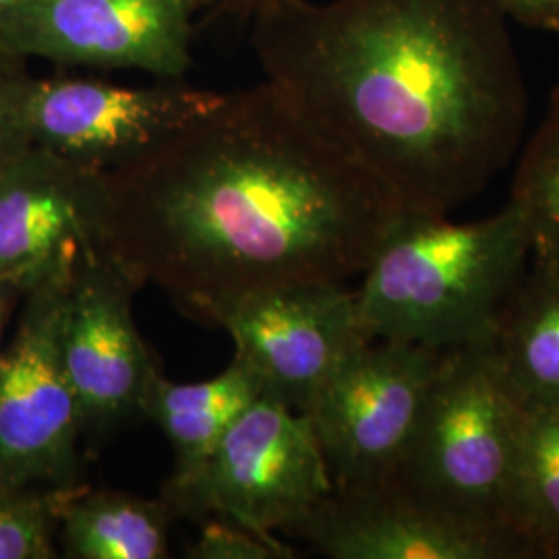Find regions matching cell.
<instances>
[{
	"instance_id": "5b68a950",
	"label": "cell",
	"mask_w": 559,
	"mask_h": 559,
	"mask_svg": "<svg viewBox=\"0 0 559 559\" xmlns=\"http://www.w3.org/2000/svg\"><path fill=\"white\" fill-rule=\"evenodd\" d=\"M334 483L311 420L261 396L224 433L200 471L164 485L175 516H218L260 535H276L320 503Z\"/></svg>"
},
{
	"instance_id": "4fadbf2b",
	"label": "cell",
	"mask_w": 559,
	"mask_h": 559,
	"mask_svg": "<svg viewBox=\"0 0 559 559\" xmlns=\"http://www.w3.org/2000/svg\"><path fill=\"white\" fill-rule=\"evenodd\" d=\"M104 173L34 145L0 173V284L29 293L98 247Z\"/></svg>"
},
{
	"instance_id": "e0dca14e",
	"label": "cell",
	"mask_w": 559,
	"mask_h": 559,
	"mask_svg": "<svg viewBox=\"0 0 559 559\" xmlns=\"http://www.w3.org/2000/svg\"><path fill=\"white\" fill-rule=\"evenodd\" d=\"M506 516L531 559H559V408L524 411Z\"/></svg>"
},
{
	"instance_id": "4316f807",
	"label": "cell",
	"mask_w": 559,
	"mask_h": 559,
	"mask_svg": "<svg viewBox=\"0 0 559 559\" xmlns=\"http://www.w3.org/2000/svg\"><path fill=\"white\" fill-rule=\"evenodd\" d=\"M549 29H551V32H558V34H559V13H558V15H556V17H554V21H551V25H549Z\"/></svg>"
},
{
	"instance_id": "603a6c76",
	"label": "cell",
	"mask_w": 559,
	"mask_h": 559,
	"mask_svg": "<svg viewBox=\"0 0 559 559\" xmlns=\"http://www.w3.org/2000/svg\"><path fill=\"white\" fill-rule=\"evenodd\" d=\"M20 60V57L11 55L2 44H0V78H7V75H15V62Z\"/></svg>"
},
{
	"instance_id": "2e32d148",
	"label": "cell",
	"mask_w": 559,
	"mask_h": 559,
	"mask_svg": "<svg viewBox=\"0 0 559 559\" xmlns=\"http://www.w3.org/2000/svg\"><path fill=\"white\" fill-rule=\"evenodd\" d=\"M173 519L164 498L75 489L60 510V540L71 559H164Z\"/></svg>"
},
{
	"instance_id": "3957f363",
	"label": "cell",
	"mask_w": 559,
	"mask_h": 559,
	"mask_svg": "<svg viewBox=\"0 0 559 559\" xmlns=\"http://www.w3.org/2000/svg\"><path fill=\"white\" fill-rule=\"evenodd\" d=\"M531 253V228L512 201L466 224L404 212L360 274V330L433 350L485 342Z\"/></svg>"
},
{
	"instance_id": "8fae6325",
	"label": "cell",
	"mask_w": 559,
	"mask_h": 559,
	"mask_svg": "<svg viewBox=\"0 0 559 559\" xmlns=\"http://www.w3.org/2000/svg\"><path fill=\"white\" fill-rule=\"evenodd\" d=\"M237 359L265 385V396L305 415L321 385L367 342L355 290L346 284H297L253 293L214 313Z\"/></svg>"
},
{
	"instance_id": "7402d4cb",
	"label": "cell",
	"mask_w": 559,
	"mask_h": 559,
	"mask_svg": "<svg viewBox=\"0 0 559 559\" xmlns=\"http://www.w3.org/2000/svg\"><path fill=\"white\" fill-rule=\"evenodd\" d=\"M510 17L522 25L549 29L559 13V0H503Z\"/></svg>"
},
{
	"instance_id": "ffe728a7",
	"label": "cell",
	"mask_w": 559,
	"mask_h": 559,
	"mask_svg": "<svg viewBox=\"0 0 559 559\" xmlns=\"http://www.w3.org/2000/svg\"><path fill=\"white\" fill-rule=\"evenodd\" d=\"M189 559H293L295 549L278 535H260L235 522H205L201 535L187 547Z\"/></svg>"
},
{
	"instance_id": "277c9868",
	"label": "cell",
	"mask_w": 559,
	"mask_h": 559,
	"mask_svg": "<svg viewBox=\"0 0 559 559\" xmlns=\"http://www.w3.org/2000/svg\"><path fill=\"white\" fill-rule=\"evenodd\" d=\"M522 417L483 342L443 350L417 436L392 480L460 516L510 528Z\"/></svg>"
},
{
	"instance_id": "30bf717a",
	"label": "cell",
	"mask_w": 559,
	"mask_h": 559,
	"mask_svg": "<svg viewBox=\"0 0 559 559\" xmlns=\"http://www.w3.org/2000/svg\"><path fill=\"white\" fill-rule=\"evenodd\" d=\"M280 535L330 559H531L514 531L460 516L399 480L334 487Z\"/></svg>"
},
{
	"instance_id": "cb8c5ba5",
	"label": "cell",
	"mask_w": 559,
	"mask_h": 559,
	"mask_svg": "<svg viewBox=\"0 0 559 559\" xmlns=\"http://www.w3.org/2000/svg\"><path fill=\"white\" fill-rule=\"evenodd\" d=\"M13 288L7 284H0V340H2V323H4V311H7V302H9V293ZM2 355V350H0Z\"/></svg>"
},
{
	"instance_id": "8992f818",
	"label": "cell",
	"mask_w": 559,
	"mask_h": 559,
	"mask_svg": "<svg viewBox=\"0 0 559 559\" xmlns=\"http://www.w3.org/2000/svg\"><path fill=\"white\" fill-rule=\"evenodd\" d=\"M441 357L417 344L367 340L321 385L305 417L334 487L396 479Z\"/></svg>"
},
{
	"instance_id": "9c48e42d",
	"label": "cell",
	"mask_w": 559,
	"mask_h": 559,
	"mask_svg": "<svg viewBox=\"0 0 559 559\" xmlns=\"http://www.w3.org/2000/svg\"><path fill=\"white\" fill-rule=\"evenodd\" d=\"M200 0H34L0 15L15 57L92 69H133L180 81L191 69Z\"/></svg>"
},
{
	"instance_id": "7a4b0ae2",
	"label": "cell",
	"mask_w": 559,
	"mask_h": 559,
	"mask_svg": "<svg viewBox=\"0 0 559 559\" xmlns=\"http://www.w3.org/2000/svg\"><path fill=\"white\" fill-rule=\"evenodd\" d=\"M510 21L503 0H274L251 44L265 81L404 212L448 216L522 145Z\"/></svg>"
},
{
	"instance_id": "d6986e66",
	"label": "cell",
	"mask_w": 559,
	"mask_h": 559,
	"mask_svg": "<svg viewBox=\"0 0 559 559\" xmlns=\"http://www.w3.org/2000/svg\"><path fill=\"white\" fill-rule=\"evenodd\" d=\"M73 491L75 485L41 489L0 480V559L55 558L60 510Z\"/></svg>"
},
{
	"instance_id": "7c38bea8",
	"label": "cell",
	"mask_w": 559,
	"mask_h": 559,
	"mask_svg": "<svg viewBox=\"0 0 559 559\" xmlns=\"http://www.w3.org/2000/svg\"><path fill=\"white\" fill-rule=\"evenodd\" d=\"M135 286L96 245L69 282L60 348L83 431H110L135 415L160 373L133 321Z\"/></svg>"
},
{
	"instance_id": "d4e9b609",
	"label": "cell",
	"mask_w": 559,
	"mask_h": 559,
	"mask_svg": "<svg viewBox=\"0 0 559 559\" xmlns=\"http://www.w3.org/2000/svg\"><path fill=\"white\" fill-rule=\"evenodd\" d=\"M34 0H0V15L13 11V9H20L23 4H29Z\"/></svg>"
},
{
	"instance_id": "ac0fdd59",
	"label": "cell",
	"mask_w": 559,
	"mask_h": 559,
	"mask_svg": "<svg viewBox=\"0 0 559 559\" xmlns=\"http://www.w3.org/2000/svg\"><path fill=\"white\" fill-rule=\"evenodd\" d=\"M510 201L528 224L533 247L559 260V85L520 154Z\"/></svg>"
},
{
	"instance_id": "9a60e30c",
	"label": "cell",
	"mask_w": 559,
	"mask_h": 559,
	"mask_svg": "<svg viewBox=\"0 0 559 559\" xmlns=\"http://www.w3.org/2000/svg\"><path fill=\"white\" fill-rule=\"evenodd\" d=\"M261 396H265V385L260 376L237 357L212 380L175 383L158 373L145 394L141 415L160 427L175 450V466L166 485L191 479L235 420Z\"/></svg>"
},
{
	"instance_id": "ba28073f",
	"label": "cell",
	"mask_w": 559,
	"mask_h": 559,
	"mask_svg": "<svg viewBox=\"0 0 559 559\" xmlns=\"http://www.w3.org/2000/svg\"><path fill=\"white\" fill-rule=\"evenodd\" d=\"M13 90L34 145L102 173L140 158L224 96L182 80L127 87L100 80L17 75Z\"/></svg>"
},
{
	"instance_id": "5bb4252c",
	"label": "cell",
	"mask_w": 559,
	"mask_h": 559,
	"mask_svg": "<svg viewBox=\"0 0 559 559\" xmlns=\"http://www.w3.org/2000/svg\"><path fill=\"white\" fill-rule=\"evenodd\" d=\"M522 411L559 408V260L533 247L516 290L483 342Z\"/></svg>"
},
{
	"instance_id": "52a82bcc",
	"label": "cell",
	"mask_w": 559,
	"mask_h": 559,
	"mask_svg": "<svg viewBox=\"0 0 559 559\" xmlns=\"http://www.w3.org/2000/svg\"><path fill=\"white\" fill-rule=\"evenodd\" d=\"M71 276L27 293L15 338L0 355V480L11 485L57 489L78 475L83 425L60 348Z\"/></svg>"
},
{
	"instance_id": "6da1fadb",
	"label": "cell",
	"mask_w": 559,
	"mask_h": 559,
	"mask_svg": "<svg viewBox=\"0 0 559 559\" xmlns=\"http://www.w3.org/2000/svg\"><path fill=\"white\" fill-rule=\"evenodd\" d=\"M404 214L276 85L224 94L140 158L104 173L98 249L212 325L230 300L346 284Z\"/></svg>"
},
{
	"instance_id": "44dd1931",
	"label": "cell",
	"mask_w": 559,
	"mask_h": 559,
	"mask_svg": "<svg viewBox=\"0 0 559 559\" xmlns=\"http://www.w3.org/2000/svg\"><path fill=\"white\" fill-rule=\"evenodd\" d=\"M15 75L0 78V173L34 147L15 102Z\"/></svg>"
},
{
	"instance_id": "484cf974",
	"label": "cell",
	"mask_w": 559,
	"mask_h": 559,
	"mask_svg": "<svg viewBox=\"0 0 559 559\" xmlns=\"http://www.w3.org/2000/svg\"><path fill=\"white\" fill-rule=\"evenodd\" d=\"M230 2H237V4H247V7H253L258 9L261 4H267V2H274V0H230Z\"/></svg>"
}]
</instances>
